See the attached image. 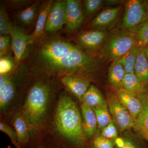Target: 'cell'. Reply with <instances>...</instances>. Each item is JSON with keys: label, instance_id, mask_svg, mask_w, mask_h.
Returning a JSON list of instances; mask_svg holds the SVG:
<instances>
[{"label": "cell", "instance_id": "cell-19", "mask_svg": "<svg viewBox=\"0 0 148 148\" xmlns=\"http://www.w3.org/2000/svg\"><path fill=\"white\" fill-rule=\"evenodd\" d=\"M83 126L86 137H91L95 134L97 130V119L92 108L82 103L81 106Z\"/></svg>", "mask_w": 148, "mask_h": 148}, {"label": "cell", "instance_id": "cell-7", "mask_svg": "<svg viewBox=\"0 0 148 148\" xmlns=\"http://www.w3.org/2000/svg\"><path fill=\"white\" fill-rule=\"evenodd\" d=\"M109 34L104 29H92L68 39L70 41H73L83 50L94 55L101 48Z\"/></svg>", "mask_w": 148, "mask_h": 148}, {"label": "cell", "instance_id": "cell-30", "mask_svg": "<svg viewBox=\"0 0 148 148\" xmlns=\"http://www.w3.org/2000/svg\"><path fill=\"white\" fill-rule=\"evenodd\" d=\"M12 39L10 35L0 36V58L11 54Z\"/></svg>", "mask_w": 148, "mask_h": 148}, {"label": "cell", "instance_id": "cell-32", "mask_svg": "<svg viewBox=\"0 0 148 148\" xmlns=\"http://www.w3.org/2000/svg\"><path fill=\"white\" fill-rule=\"evenodd\" d=\"M115 124L113 120H111L109 124L102 130L101 136L109 140L117 138V130Z\"/></svg>", "mask_w": 148, "mask_h": 148}, {"label": "cell", "instance_id": "cell-24", "mask_svg": "<svg viewBox=\"0 0 148 148\" xmlns=\"http://www.w3.org/2000/svg\"><path fill=\"white\" fill-rule=\"evenodd\" d=\"M139 47L135 46L119 59L126 74L135 73V64Z\"/></svg>", "mask_w": 148, "mask_h": 148}, {"label": "cell", "instance_id": "cell-6", "mask_svg": "<svg viewBox=\"0 0 148 148\" xmlns=\"http://www.w3.org/2000/svg\"><path fill=\"white\" fill-rule=\"evenodd\" d=\"M148 20L144 1L130 0L126 2L121 29L134 32Z\"/></svg>", "mask_w": 148, "mask_h": 148}, {"label": "cell", "instance_id": "cell-31", "mask_svg": "<svg viewBox=\"0 0 148 148\" xmlns=\"http://www.w3.org/2000/svg\"><path fill=\"white\" fill-rule=\"evenodd\" d=\"M0 130L1 131L8 135L12 144L16 147L20 148L18 144V137L16 130L10 127L6 123L1 121L0 123Z\"/></svg>", "mask_w": 148, "mask_h": 148}, {"label": "cell", "instance_id": "cell-13", "mask_svg": "<svg viewBox=\"0 0 148 148\" xmlns=\"http://www.w3.org/2000/svg\"><path fill=\"white\" fill-rule=\"evenodd\" d=\"M58 79L65 87L81 102L90 85V80L74 75H66Z\"/></svg>", "mask_w": 148, "mask_h": 148}, {"label": "cell", "instance_id": "cell-21", "mask_svg": "<svg viewBox=\"0 0 148 148\" xmlns=\"http://www.w3.org/2000/svg\"><path fill=\"white\" fill-rule=\"evenodd\" d=\"M135 74L145 87L148 86V61L144 48L139 47L135 66Z\"/></svg>", "mask_w": 148, "mask_h": 148}, {"label": "cell", "instance_id": "cell-2", "mask_svg": "<svg viewBox=\"0 0 148 148\" xmlns=\"http://www.w3.org/2000/svg\"><path fill=\"white\" fill-rule=\"evenodd\" d=\"M58 88L55 78L34 74L25 93L21 112L32 129H38L44 124L50 101Z\"/></svg>", "mask_w": 148, "mask_h": 148}, {"label": "cell", "instance_id": "cell-9", "mask_svg": "<svg viewBox=\"0 0 148 148\" xmlns=\"http://www.w3.org/2000/svg\"><path fill=\"white\" fill-rule=\"evenodd\" d=\"M107 103L112 119L120 132L133 127L135 119L116 95L109 94L107 97Z\"/></svg>", "mask_w": 148, "mask_h": 148}, {"label": "cell", "instance_id": "cell-1", "mask_svg": "<svg viewBox=\"0 0 148 148\" xmlns=\"http://www.w3.org/2000/svg\"><path fill=\"white\" fill-rule=\"evenodd\" d=\"M25 61L35 73L58 79L74 75L90 80L101 66L100 58L58 32L44 34L32 45Z\"/></svg>", "mask_w": 148, "mask_h": 148}, {"label": "cell", "instance_id": "cell-37", "mask_svg": "<svg viewBox=\"0 0 148 148\" xmlns=\"http://www.w3.org/2000/svg\"><path fill=\"white\" fill-rule=\"evenodd\" d=\"M122 2L121 1H105L104 3H106V4H108L109 5H116L119 4Z\"/></svg>", "mask_w": 148, "mask_h": 148}, {"label": "cell", "instance_id": "cell-29", "mask_svg": "<svg viewBox=\"0 0 148 148\" xmlns=\"http://www.w3.org/2000/svg\"><path fill=\"white\" fill-rule=\"evenodd\" d=\"M14 68V57L11 54L0 58V74L7 73Z\"/></svg>", "mask_w": 148, "mask_h": 148}, {"label": "cell", "instance_id": "cell-17", "mask_svg": "<svg viewBox=\"0 0 148 148\" xmlns=\"http://www.w3.org/2000/svg\"><path fill=\"white\" fill-rule=\"evenodd\" d=\"M121 6L105 9L98 14L90 24L92 29H103L111 25L117 18L121 10Z\"/></svg>", "mask_w": 148, "mask_h": 148}, {"label": "cell", "instance_id": "cell-26", "mask_svg": "<svg viewBox=\"0 0 148 148\" xmlns=\"http://www.w3.org/2000/svg\"><path fill=\"white\" fill-rule=\"evenodd\" d=\"M95 113L99 128L101 130L109 124L112 119L109 112L107 103L92 109Z\"/></svg>", "mask_w": 148, "mask_h": 148}, {"label": "cell", "instance_id": "cell-15", "mask_svg": "<svg viewBox=\"0 0 148 148\" xmlns=\"http://www.w3.org/2000/svg\"><path fill=\"white\" fill-rule=\"evenodd\" d=\"M143 104V108L134 121L133 127L148 143V94L147 92L138 96Z\"/></svg>", "mask_w": 148, "mask_h": 148}, {"label": "cell", "instance_id": "cell-22", "mask_svg": "<svg viewBox=\"0 0 148 148\" xmlns=\"http://www.w3.org/2000/svg\"><path fill=\"white\" fill-rule=\"evenodd\" d=\"M82 103H85L92 109L103 106L107 102L98 88L94 86H89L82 98Z\"/></svg>", "mask_w": 148, "mask_h": 148}, {"label": "cell", "instance_id": "cell-16", "mask_svg": "<svg viewBox=\"0 0 148 148\" xmlns=\"http://www.w3.org/2000/svg\"><path fill=\"white\" fill-rule=\"evenodd\" d=\"M54 1L46 0L42 1L36 22L35 24V30L30 35L32 44L36 42L45 34V27L51 7Z\"/></svg>", "mask_w": 148, "mask_h": 148}, {"label": "cell", "instance_id": "cell-35", "mask_svg": "<svg viewBox=\"0 0 148 148\" xmlns=\"http://www.w3.org/2000/svg\"><path fill=\"white\" fill-rule=\"evenodd\" d=\"M115 143L118 148H123L124 146L125 140L121 138H117L115 140Z\"/></svg>", "mask_w": 148, "mask_h": 148}, {"label": "cell", "instance_id": "cell-20", "mask_svg": "<svg viewBox=\"0 0 148 148\" xmlns=\"http://www.w3.org/2000/svg\"><path fill=\"white\" fill-rule=\"evenodd\" d=\"M126 73L119 60L113 61L109 69L108 79L110 84L116 90L123 88Z\"/></svg>", "mask_w": 148, "mask_h": 148}, {"label": "cell", "instance_id": "cell-38", "mask_svg": "<svg viewBox=\"0 0 148 148\" xmlns=\"http://www.w3.org/2000/svg\"><path fill=\"white\" fill-rule=\"evenodd\" d=\"M144 50H145V54L146 58H147V59L148 61V45L144 47Z\"/></svg>", "mask_w": 148, "mask_h": 148}, {"label": "cell", "instance_id": "cell-4", "mask_svg": "<svg viewBox=\"0 0 148 148\" xmlns=\"http://www.w3.org/2000/svg\"><path fill=\"white\" fill-rule=\"evenodd\" d=\"M34 75L26 61H23L7 73L0 75V107L5 112L14 102L24 95Z\"/></svg>", "mask_w": 148, "mask_h": 148}, {"label": "cell", "instance_id": "cell-18", "mask_svg": "<svg viewBox=\"0 0 148 148\" xmlns=\"http://www.w3.org/2000/svg\"><path fill=\"white\" fill-rule=\"evenodd\" d=\"M13 124L17 133L19 148L27 145L30 140V134L32 127H30L21 112L14 117Z\"/></svg>", "mask_w": 148, "mask_h": 148}, {"label": "cell", "instance_id": "cell-5", "mask_svg": "<svg viewBox=\"0 0 148 148\" xmlns=\"http://www.w3.org/2000/svg\"><path fill=\"white\" fill-rule=\"evenodd\" d=\"M135 45L134 32L118 29L109 32L105 42L96 53L100 59L113 62L119 60Z\"/></svg>", "mask_w": 148, "mask_h": 148}, {"label": "cell", "instance_id": "cell-27", "mask_svg": "<svg viewBox=\"0 0 148 148\" xmlns=\"http://www.w3.org/2000/svg\"><path fill=\"white\" fill-rule=\"evenodd\" d=\"M134 33L136 45L143 48L148 45V20L136 29Z\"/></svg>", "mask_w": 148, "mask_h": 148}, {"label": "cell", "instance_id": "cell-14", "mask_svg": "<svg viewBox=\"0 0 148 148\" xmlns=\"http://www.w3.org/2000/svg\"><path fill=\"white\" fill-rule=\"evenodd\" d=\"M116 95L132 117L136 119L143 108V104L140 98L123 88L116 90Z\"/></svg>", "mask_w": 148, "mask_h": 148}, {"label": "cell", "instance_id": "cell-33", "mask_svg": "<svg viewBox=\"0 0 148 148\" xmlns=\"http://www.w3.org/2000/svg\"><path fill=\"white\" fill-rule=\"evenodd\" d=\"M34 1L29 0H10L4 2L7 9H16L23 8H26L32 3Z\"/></svg>", "mask_w": 148, "mask_h": 148}, {"label": "cell", "instance_id": "cell-28", "mask_svg": "<svg viewBox=\"0 0 148 148\" xmlns=\"http://www.w3.org/2000/svg\"><path fill=\"white\" fill-rule=\"evenodd\" d=\"M5 5L1 4L0 7V36L10 35V31L13 24L10 22Z\"/></svg>", "mask_w": 148, "mask_h": 148}, {"label": "cell", "instance_id": "cell-12", "mask_svg": "<svg viewBox=\"0 0 148 148\" xmlns=\"http://www.w3.org/2000/svg\"><path fill=\"white\" fill-rule=\"evenodd\" d=\"M42 1H34L16 14L15 25L25 31V29L36 24Z\"/></svg>", "mask_w": 148, "mask_h": 148}, {"label": "cell", "instance_id": "cell-23", "mask_svg": "<svg viewBox=\"0 0 148 148\" xmlns=\"http://www.w3.org/2000/svg\"><path fill=\"white\" fill-rule=\"evenodd\" d=\"M123 88L136 96L146 93V87L143 85L135 73L126 74L123 83Z\"/></svg>", "mask_w": 148, "mask_h": 148}, {"label": "cell", "instance_id": "cell-25", "mask_svg": "<svg viewBox=\"0 0 148 148\" xmlns=\"http://www.w3.org/2000/svg\"><path fill=\"white\" fill-rule=\"evenodd\" d=\"M104 3L102 0H85L82 1V8L84 19L89 20L100 10Z\"/></svg>", "mask_w": 148, "mask_h": 148}, {"label": "cell", "instance_id": "cell-3", "mask_svg": "<svg viewBox=\"0 0 148 148\" xmlns=\"http://www.w3.org/2000/svg\"><path fill=\"white\" fill-rule=\"evenodd\" d=\"M53 127L61 139L83 147L86 136L79 110L71 98L63 92L59 96L53 116Z\"/></svg>", "mask_w": 148, "mask_h": 148}, {"label": "cell", "instance_id": "cell-34", "mask_svg": "<svg viewBox=\"0 0 148 148\" xmlns=\"http://www.w3.org/2000/svg\"><path fill=\"white\" fill-rule=\"evenodd\" d=\"M93 144L95 148H114L112 142L102 136L95 138L93 140Z\"/></svg>", "mask_w": 148, "mask_h": 148}, {"label": "cell", "instance_id": "cell-10", "mask_svg": "<svg viewBox=\"0 0 148 148\" xmlns=\"http://www.w3.org/2000/svg\"><path fill=\"white\" fill-rule=\"evenodd\" d=\"M66 19V0L54 1L45 27V34L58 32L63 29Z\"/></svg>", "mask_w": 148, "mask_h": 148}, {"label": "cell", "instance_id": "cell-39", "mask_svg": "<svg viewBox=\"0 0 148 148\" xmlns=\"http://www.w3.org/2000/svg\"><path fill=\"white\" fill-rule=\"evenodd\" d=\"M144 2H145V6L146 10H147L148 17V1H144Z\"/></svg>", "mask_w": 148, "mask_h": 148}, {"label": "cell", "instance_id": "cell-36", "mask_svg": "<svg viewBox=\"0 0 148 148\" xmlns=\"http://www.w3.org/2000/svg\"><path fill=\"white\" fill-rule=\"evenodd\" d=\"M125 143L123 148H138L132 141L128 140H125Z\"/></svg>", "mask_w": 148, "mask_h": 148}, {"label": "cell", "instance_id": "cell-11", "mask_svg": "<svg viewBox=\"0 0 148 148\" xmlns=\"http://www.w3.org/2000/svg\"><path fill=\"white\" fill-rule=\"evenodd\" d=\"M66 32L72 33L79 29L84 20L82 8V1L66 0Z\"/></svg>", "mask_w": 148, "mask_h": 148}, {"label": "cell", "instance_id": "cell-8", "mask_svg": "<svg viewBox=\"0 0 148 148\" xmlns=\"http://www.w3.org/2000/svg\"><path fill=\"white\" fill-rule=\"evenodd\" d=\"M10 35L11 37L15 68L27 59L33 44L30 35L15 25L13 24L11 27Z\"/></svg>", "mask_w": 148, "mask_h": 148}]
</instances>
